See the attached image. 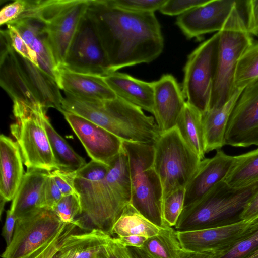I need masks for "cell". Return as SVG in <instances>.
Instances as JSON below:
<instances>
[{
	"instance_id": "40",
	"label": "cell",
	"mask_w": 258,
	"mask_h": 258,
	"mask_svg": "<svg viewBox=\"0 0 258 258\" xmlns=\"http://www.w3.org/2000/svg\"><path fill=\"white\" fill-rule=\"evenodd\" d=\"M6 25L14 50L39 67L37 55L24 41L18 31L11 25Z\"/></svg>"
},
{
	"instance_id": "47",
	"label": "cell",
	"mask_w": 258,
	"mask_h": 258,
	"mask_svg": "<svg viewBox=\"0 0 258 258\" xmlns=\"http://www.w3.org/2000/svg\"><path fill=\"white\" fill-rule=\"evenodd\" d=\"M17 218L10 209L6 211V217L2 230V236L5 240L7 246L11 243L14 234Z\"/></svg>"
},
{
	"instance_id": "32",
	"label": "cell",
	"mask_w": 258,
	"mask_h": 258,
	"mask_svg": "<svg viewBox=\"0 0 258 258\" xmlns=\"http://www.w3.org/2000/svg\"><path fill=\"white\" fill-rule=\"evenodd\" d=\"M258 181V148L236 156L224 182L232 188H241Z\"/></svg>"
},
{
	"instance_id": "2",
	"label": "cell",
	"mask_w": 258,
	"mask_h": 258,
	"mask_svg": "<svg viewBox=\"0 0 258 258\" xmlns=\"http://www.w3.org/2000/svg\"><path fill=\"white\" fill-rule=\"evenodd\" d=\"M64 109L81 116L114 134L122 141L153 145L161 134L154 117L117 97L106 101L69 95Z\"/></svg>"
},
{
	"instance_id": "29",
	"label": "cell",
	"mask_w": 258,
	"mask_h": 258,
	"mask_svg": "<svg viewBox=\"0 0 258 258\" xmlns=\"http://www.w3.org/2000/svg\"><path fill=\"white\" fill-rule=\"evenodd\" d=\"M43 120L57 169L76 172L85 166V160L55 131L46 114Z\"/></svg>"
},
{
	"instance_id": "31",
	"label": "cell",
	"mask_w": 258,
	"mask_h": 258,
	"mask_svg": "<svg viewBox=\"0 0 258 258\" xmlns=\"http://www.w3.org/2000/svg\"><path fill=\"white\" fill-rule=\"evenodd\" d=\"M154 258H181L182 247L174 227L166 226L159 233L148 238L141 248Z\"/></svg>"
},
{
	"instance_id": "9",
	"label": "cell",
	"mask_w": 258,
	"mask_h": 258,
	"mask_svg": "<svg viewBox=\"0 0 258 258\" xmlns=\"http://www.w3.org/2000/svg\"><path fill=\"white\" fill-rule=\"evenodd\" d=\"M153 167L162 187V200L185 188L202 160L187 146L175 127L162 133L154 144Z\"/></svg>"
},
{
	"instance_id": "52",
	"label": "cell",
	"mask_w": 258,
	"mask_h": 258,
	"mask_svg": "<svg viewBox=\"0 0 258 258\" xmlns=\"http://www.w3.org/2000/svg\"><path fill=\"white\" fill-rule=\"evenodd\" d=\"M243 258H258V248Z\"/></svg>"
},
{
	"instance_id": "10",
	"label": "cell",
	"mask_w": 258,
	"mask_h": 258,
	"mask_svg": "<svg viewBox=\"0 0 258 258\" xmlns=\"http://www.w3.org/2000/svg\"><path fill=\"white\" fill-rule=\"evenodd\" d=\"M219 38L217 32L201 44L188 56L184 68L182 93L202 115L209 109Z\"/></svg>"
},
{
	"instance_id": "4",
	"label": "cell",
	"mask_w": 258,
	"mask_h": 258,
	"mask_svg": "<svg viewBox=\"0 0 258 258\" xmlns=\"http://www.w3.org/2000/svg\"><path fill=\"white\" fill-rule=\"evenodd\" d=\"M257 192L258 181L241 188L221 181L200 200L184 207L174 227L177 232L190 231L240 220V215Z\"/></svg>"
},
{
	"instance_id": "53",
	"label": "cell",
	"mask_w": 258,
	"mask_h": 258,
	"mask_svg": "<svg viewBox=\"0 0 258 258\" xmlns=\"http://www.w3.org/2000/svg\"><path fill=\"white\" fill-rule=\"evenodd\" d=\"M52 258H62L58 251Z\"/></svg>"
},
{
	"instance_id": "19",
	"label": "cell",
	"mask_w": 258,
	"mask_h": 258,
	"mask_svg": "<svg viewBox=\"0 0 258 258\" xmlns=\"http://www.w3.org/2000/svg\"><path fill=\"white\" fill-rule=\"evenodd\" d=\"M0 85L13 102L39 104L18 67L7 30L1 31Z\"/></svg>"
},
{
	"instance_id": "14",
	"label": "cell",
	"mask_w": 258,
	"mask_h": 258,
	"mask_svg": "<svg viewBox=\"0 0 258 258\" xmlns=\"http://www.w3.org/2000/svg\"><path fill=\"white\" fill-rule=\"evenodd\" d=\"M258 146V79L242 91L230 116L224 145Z\"/></svg>"
},
{
	"instance_id": "15",
	"label": "cell",
	"mask_w": 258,
	"mask_h": 258,
	"mask_svg": "<svg viewBox=\"0 0 258 258\" xmlns=\"http://www.w3.org/2000/svg\"><path fill=\"white\" fill-rule=\"evenodd\" d=\"M62 113L92 160L109 166L122 151L123 141L114 134L77 114Z\"/></svg>"
},
{
	"instance_id": "30",
	"label": "cell",
	"mask_w": 258,
	"mask_h": 258,
	"mask_svg": "<svg viewBox=\"0 0 258 258\" xmlns=\"http://www.w3.org/2000/svg\"><path fill=\"white\" fill-rule=\"evenodd\" d=\"M160 229L140 214L130 203L114 223L112 236L115 234L117 237H121L139 235L148 238L157 235Z\"/></svg>"
},
{
	"instance_id": "21",
	"label": "cell",
	"mask_w": 258,
	"mask_h": 258,
	"mask_svg": "<svg viewBox=\"0 0 258 258\" xmlns=\"http://www.w3.org/2000/svg\"><path fill=\"white\" fill-rule=\"evenodd\" d=\"M14 52L21 72L39 104L46 111L53 108L62 113L63 97L56 80L14 50Z\"/></svg>"
},
{
	"instance_id": "8",
	"label": "cell",
	"mask_w": 258,
	"mask_h": 258,
	"mask_svg": "<svg viewBox=\"0 0 258 258\" xmlns=\"http://www.w3.org/2000/svg\"><path fill=\"white\" fill-rule=\"evenodd\" d=\"M15 122L10 132L18 144L27 170L51 172L57 169L43 118L46 111L40 104L14 101Z\"/></svg>"
},
{
	"instance_id": "23",
	"label": "cell",
	"mask_w": 258,
	"mask_h": 258,
	"mask_svg": "<svg viewBox=\"0 0 258 258\" xmlns=\"http://www.w3.org/2000/svg\"><path fill=\"white\" fill-rule=\"evenodd\" d=\"M20 149L16 141L0 136V196L4 202L14 199L25 174Z\"/></svg>"
},
{
	"instance_id": "1",
	"label": "cell",
	"mask_w": 258,
	"mask_h": 258,
	"mask_svg": "<svg viewBox=\"0 0 258 258\" xmlns=\"http://www.w3.org/2000/svg\"><path fill=\"white\" fill-rule=\"evenodd\" d=\"M87 13L97 29L111 73L150 63L162 52L164 38L154 13L125 10L108 0H89Z\"/></svg>"
},
{
	"instance_id": "41",
	"label": "cell",
	"mask_w": 258,
	"mask_h": 258,
	"mask_svg": "<svg viewBox=\"0 0 258 258\" xmlns=\"http://www.w3.org/2000/svg\"><path fill=\"white\" fill-rule=\"evenodd\" d=\"M208 0H167L160 12L169 16H179L191 9L206 3Z\"/></svg>"
},
{
	"instance_id": "46",
	"label": "cell",
	"mask_w": 258,
	"mask_h": 258,
	"mask_svg": "<svg viewBox=\"0 0 258 258\" xmlns=\"http://www.w3.org/2000/svg\"><path fill=\"white\" fill-rule=\"evenodd\" d=\"M25 0H16L4 6L0 12V24H7L17 19L24 12Z\"/></svg>"
},
{
	"instance_id": "26",
	"label": "cell",
	"mask_w": 258,
	"mask_h": 258,
	"mask_svg": "<svg viewBox=\"0 0 258 258\" xmlns=\"http://www.w3.org/2000/svg\"><path fill=\"white\" fill-rule=\"evenodd\" d=\"M48 175V172L37 169L27 170L25 173L10 207L17 218L40 208L42 192Z\"/></svg>"
},
{
	"instance_id": "44",
	"label": "cell",
	"mask_w": 258,
	"mask_h": 258,
	"mask_svg": "<svg viewBox=\"0 0 258 258\" xmlns=\"http://www.w3.org/2000/svg\"><path fill=\"white\" fill-rule=\"evenodd\" d=\"M100 258H134L127 247L120 244L115 237H110L102 247Z\"/></svg>"
},
{
	"instance_id": "42",
	"label": "cell",
	"mask_w": 258,
	"mask_h": 258,
	"mask_svg": "<svg viewBox=\"0 0 258 258\" xmlns=\"http://www.w3.org/2000/svg\"><path fill=\"white\" fill-rule=\"evenodd\" d=\"M62 197L61 191L48 172L42 192L40 208L51 210Z\"/></svg>"
},
{
	"instance_id": "45",
	"label": "cell",
	"mask_w": 258,
	"mask_h": 258,
	"mask_svg": "<svg viewBox=\"0 0 258 258\" xmlns=\"http://www.w3.org/2000/svg\"><path fill=\"white\" fill-rule=\"evenodd\" d=\"M243 9L248 32L258 36V0L243 1Z\"/></svg>"
},
{
	"instance_id": "37",
	"label": "cell",
	"mask_w": 258,
	"mask_h": 258,
	"mask_svg": "<svg viewBox=\"0 0 258 258\" xmlns=\"http://www.w3.org/2000/svg\"><path fill=\"white\" fill-rule=\"evenodd\" d=\"M81 227L79 220L74 223H65L52 238L27 258H52L59 251L64 239Z\"/></svg>"
},
{
	"instance_id": "17",
	"label": "cell",
	"mask_w": 258,
	"mask_h": 258,
	"mask_svg": "<svg viewBox=\"0 0 258 258\" xmlns=\"http://www.w3.org/2000/svg\"><path fill=\"white\" fill-rule=\"evenodd\" d=\"M152 83V114L162 133L175 127L186 101L177 80L172 75H164Z\"/></svg>"
},
{
	"instance_id": "48",
	"label": "cell",
	"mask_w": 258,
	"mask_h": 258,
	"mask_svg": "<svg viewBox=\"0 0 258 258\" xmlns=\"http://www.w3.org/2000/svg\"><path fill=\"white\" fill-rule=\"evenodd\" d=\"M116 240L125 247L142 248L148 239L143 236L130 235L121 237H115Z\"/></svg>"
},
{
	"instance_id": "3",
	"label": "cell",
	"mask_w": 258,
	"mask_h": 258,
	"mask_svg": "<svg viewBox=\"0 0 258 258\" xmlns=\"http://www.w3.org/2000/svg\"><path fill=\"white\" fill-rule=\"evenodd\" d=\"M78 194L83 218L112 237L113 226L132 197L128 159L123 148L110 163L105 178Z\"/></svg>"
},
{
	"instance_id": "12",
	"label": "cell",
	"mask_w": 258,
	"mask_h": 258,
	"mask_svg": "<svg viewBox=\"0 0 258 258\" xmlns=\"http://www.w3.org/2000/svg\"><path fill=\"white\" fill-rule=\"evenodd\" d=\"M59 67L77 73L102 77L111 73L109 60L97 29L87 12L71 43L63 63Z\"/></svg>"
},
{
	"instance_id": "11",
	"label": "cell",
	"mask_w": 258,
	"mask_h": 258,
	"mask_svg": "<svg viewBox=\"0 0 258 258\" xmlns=\"http://www.w3.org/2000/svg\"><path fill=\"white\" fill-rule=\"evenodd\" d=\"M65 223L51 209L38 208L18 217L2 258H27L52 238Z\"/></svg>"
},
{
	"instance_id": "38",
	"label": "cell",
	"mask_w": 258,
	"mask_h": 258,
	"mask_svg": "<svg viewBox=\"0 0 258 258\" xmlns=\"http://www.w3.org/2000/svg\"><path fill=\"white\" fill-rule=\"evenodd\" d=\"M112 5L127 11L154 13L159 10L167 0H108Z\"/></svg>"
},
{
	"instance_id": "28",
	"label": "cell",
	"mask_w": 258,
	"mask_h": 258,
	"mask_svg": "<svg viewBox=\"0 0 258 258\" xmlns=\"http://www.w3.org/2000/svg\"><path fill=\"white\" fill-rule=\"evenodd\" d=\"M187 146L203 160L206 154V143L202 114L186 102L175 126Z\"/></svg>"
},
{
	"instance_id": "54",
	"label": "cell",
	"mask_w": 258,
	"mask_h": 258,
	"mask_svg": "<svg viewBox=\"0 0 258 258\" xmlns=\"http://www.w3.org/2000/svg\"><path fill=\"white\" fill-rule=\"evenodd\" d=\"M98 258H100V257H99H99H98Z\"/></svg>"
},
{
	"instance_id": "6",
	"label": "cell",
	"mask_w": 258,
	"mask_h": 258,
	"mask_svg": "<svg viewBox=\"0 0 258 258\" xmlns=\"http://www.w3.org/2000/svg\"><path fill=\"white\" fill-rule=\"evenodd\" d=\"M122 148L128 159L131 204L157 226H168L162 218L161 183L153 167L154 145L123 141Z\"/></svg>"
},
{
	"instance_id": "43",
	"label": "cell",
	"mask_w": 258,
	"mask_h": 258,
	"mask_svg": "<svg viewBox=\"0 0 258 258\" xmlns=\"http://www.w3.org/2000/svg\"><path fill=\"white\" fill-rule=\"evenodd\" d=\"M76 172H69L60 169H55L49 172L63 196L77 194L74 186Z\"/></svg>"
},
{
	"instance_id": "13",
	"label": "cell",
	"mask_w": 258,
	"mask_h": 258,
	"mask_svg": "<svg viewBox=\"0 0 258 258\" xmlns=\"http://www.w3.org/2000/svg\"><path fill=\"white\" fill-rule=\"evenodd\" d=\"M258 225V216L204 229L177 232L183 249L187 251H224L225 253Z\"/></svg>"
},
{
	"instance_id": "7",
	"label": "cell",
	"mask_w": 258,
	"mask_h": 258,
	"mask_svg": "<svg viewBox=\"0 0 258 258\" xmlns=\"http://www.w3.org/2000/svg\"><path fill=\"white\" fill-rule=\"evenodd\" d=\"M25 10L17 19L32 16L44 23L52 54L58 68L63 64L71 43L87 12L89 0H25Z\"/></svg>"
},
{
	"instance_id": "39",
	"label": "cell",
	"mask_w": 258,
	"mask_h": 258,
	"mask_svg": "<svg viewBox=\"0 0 258 258\" xmlns=\"http://www.w3.org/2000/svg\"><path fill=\"white\" fill-rule=\"evenodd\" d=\"M258 248V225L237 242L222 258H243Z\"/></svg>"
},
{
	"instance_id": "50",
	"label": "cell",
	"mask_w": 258,
	"mask_h": 258,
	"mask_svg": "<svg viewBox=\"0 0 258 258\" xmlns=\"http://www.w3.org/2000/svg\"><path fill=\"white\" fill-rule=\"evenodd\" d=\"M225 254L224 251L190 252L185 250L181 258H222Z\"/></svg>"
},
{
	"instance_id": "25",
	"label": "cell",
	"mask_w": 258,
	"mask_h": 258,
	"mask_svg": "<svg viewBox=\"0 0 258 258\" xmlns=\"http://www.w3.org/2000/svg\"><path fill=\"white\" fill-rule=\"evenodd\" d=\"M243 90L237 89L231 98L223 106L209 109L202 115V121L206 143V153L219 150L224 146L227 125Z\"/></svg>"
},
{
	"instance_id": "49",
	"label": "cell",
	"mask_w": 258,
	"mask_h": 258,
	"mask_svg": "<svg viewBox=\"0 0 258 258\" xmlns=\"http://www.w3.org/2000/svg\"><path fill=\"white\" fill-rule=\"evenodd\" d=\"M258 216V192L251 199L240 216L241 220H249Z\"/></svg>"
},
{
	"instance_id": "16",
	"label": "cell",
	"mask_w": 258,
	"mask_h": 258,
	"mask_svg": "<svg viewBox=\"0 0 258 258\" xmlns=\"http://www.w3.org/2000/svg\"><path fill=\"white\" fill-rule=\"evenodd\" d=\"M237 1L208 0L178 16L176 24L188 39L219 32L237 4Z\"/></svg>"
},
{
	"instance_id": "18",
	"label": "cell",
	"mask_w": 258,
	"mask_h": 258,
	"mask_svg": "<svg viewBox=\"0 0 258 258\" xmlns=\"http://www.w3.org/2000/svg\"><path fill=\"white\" fill-rule=\"evenodd\" d=\"M236 159V156L217 150L213 157L204 158L185 188L184 207L198 201L214 186L224 181Z\"/></svg>"
},
{
	"instance_id": "27",
	"label": "cell",
	"mask_w": 258,
	"mask_h": 258,
	"mask_svg": "<svg viewBox=\"0 0 258 258\" xmlns=\"http://www.w3.org/2000/svg\"><path fill=\"white\" fill-rule=\"evenodd\" d=\"M110 235L96 228L67 236L58 251L62 258H98Z\"/></svg>"
},
{
	"instance_id": "34",
	"label": "cell",
	"mask_w": 258,
	"mask_h": 258,
	"mask_svg": "<svg viewBox=\"0 0 258 258\" xmlns=\"http://www.w3.org/2000/svg\"><path fill=\"white\" fill-rule=\"evenodd\" d=\"M109 166L91 160L76 172L74 186L78 192L103 180L106 176Z\"/></svg>"
},
{
	"instance_id": "22",
	"label": "cell",
	"mask_w": 258,
	"mask_h": 258,
	"mask_svg": "<svg viewBox=\"0 0 258 258\" xmlns=\"http://www.w3.org/2000/svg\"><path fill=\"white\" fill-rule=\"evenodd\" d=\"M56 82L64 93L79 98L106 101L117 97L102 76L77 73L59 67Z\"/></svg>"
},
{
	"instance_id": "20",
	"label": "cell",
	"mask_w": 258,
	"mask_h": 258,
	"mask_svg": "<svg viewBox=\"0 0 258 258\" xmlns=\"http://www.w3.org/2000/svg\"><path fill=\"white\" fill-rule=\"evenodd\" d=\"M7 24L12 25L18 31L37 55L39 68L56 81L58 68L44 23L38 18L27 16L17 19Z\"/></svg>"
},
{
	"instance_id": "5",
	"label": "cell",
	"mask_w": 258,
	"mask_h": 258,
	"mask_svg": "<svg viewBox=\"0 0 258 258\" xmlns=\"http://www.w3.org/2000/svg\"><path fill=\"white\" fill-rule=\"evenodd\" d=\"M218 32L219 38L209 110L223 106L233 96L236 90L233 82L237 63L253 43L246 28L241 1H237L236 6Z\"/></svg>"
},
{
	"instance_id": "36",
	"label": "cell",
	"mask_w": 258,
	"mask_h": 258,
	"mask_svg": "<svg viewBox=\"0 0 258 258\" xmlns=\"http://www.w3.org/2000/svg\"><path fill=\"white\" fill-rule=\"evenodd\" d=\"M62 223H74L76 218L82 213L80 199L78 194L64 196L51 209Z\"/></svg>"
},
{
	"instance_id": "33",
	"label": "cell",
	"mask_w": 258,
	"mask_h": 258,
	"mask_svg": "<svg viewBox=\"0 0 258 258\" xmlns=\"http://www.w3.org/2000/svg\"><path fill=\"white\" fill-rule=\"evenodd\" d=\"M258 79V42L253 43L240 58L234 78L235 90H243Z\"/></svg>"
},
{
	"instance_id": "51",
	"label": "cell",
	"mask_w": 258,
	"mask_h": 258,
	"mask_svg": "<svg viewBox=\"0 0 258 258\" xmlns=\"http://www.w3.org/2000/svg\"><path fill=\"white\" fill-rule=\"evenodd\" d=\"M134 258H154L141 248L127 247Z\"/></svg>"
},
{
	"instance_id": "35",
	"label": "cell",
	"mask_w": 258,
	"mask_h": 258,
	"mask_svg": "<svg viewBox=\"0 0 258 258\" xmlns=\"http://www.w3.org/2000/svg\"><path fill=\"white\" fill-rule=\"evenodd\" d=\"M185 188L171 193L162 200V214L165 223L174 227L184 207Z\"/></svg>"
},
{
	"instance_id": "24",
	"label": "cell",
	"mask_w": 258,
	"mask_h": 258,
	"mask_svg": "<svg viewBox=\"0 0 258 258\" xmlns=\"http://www.w3.org/2000/svg\"><path fill=\"white\" fill-rule=\"evenodd\" d=\"M103 78L117 97L153 113L154 89L152 82H145L119 72H113Z\"/></svg>"
}]
</instances>
